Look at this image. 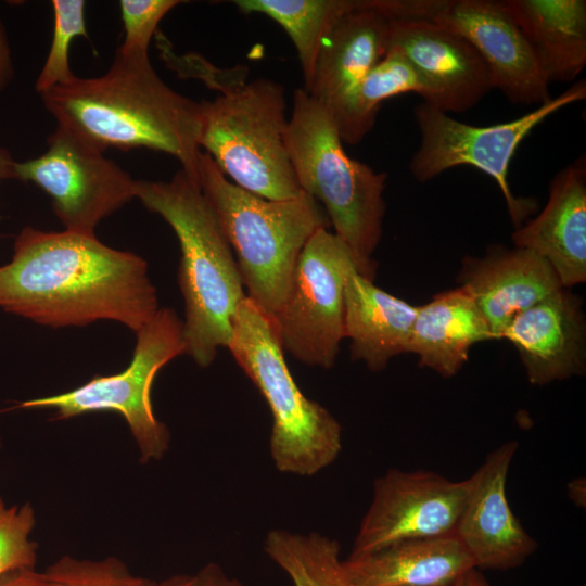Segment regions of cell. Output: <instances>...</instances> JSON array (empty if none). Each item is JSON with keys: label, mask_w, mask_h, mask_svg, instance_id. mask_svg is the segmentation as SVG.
Segmentation results:
<instances>
[{"label": "cell", "mask_w": 586, "mask_h": 586, "mask_svg": "<svg viewBox=\"0 0 586 586\" xmlns=\"http://www.w3.org/2000/svg\"><path fill=\"white\" fill-rule=\"evenodd\" d=\"M0 309L50 328L112 320L137 332L160 307L141 256L94 234L28 226L0 266Z\"/></svg>", "instance_id": "cell-1"}, {"label": "cell", "mask_w": 586, "mask_h": 586, "mask_svg": "<svg viewBox=\"0 0 586 586\" xmlns=\"http://www.w3.org/2000/svg\"><path fill=\"white\" fill-rule=\"evenodd\" d=\"M56 125L104 152L146 148L176 157L198 179L201 102L168 87L149 55L116 52L100 77H75L41 94Z\"/></svg>", "instance_id": "cell-2"}, {"label": "cell", "mask_w": 586, "mask_h": 586, "mask_svg": "<svg viewBox=\"0 0 586 586\" xmlns=\"http://www.w3.org/2000/svg\"><path fill=\"white\" fill-rule=\"evenodd\" d=\"M136 198L177 235L184 354L206 368L227 347L233 316L246 297L232 249L199 180L184 170L169 181L138 180Z\"/></svg>", "instance_id": "cell-3"}, {"label": "cell", "mask_w": 586, "mask_h": 586, "mask_svg": "<svg viewBox=\"0 0 586 586\" xmlns=\"http://www.w3.org/2000/svg\"><path fill=\"white\" fill-rule=\"evenodd\" d=\"M249 68L219 69L195 58L188 77L220 92L201 102L199 144L238 187L264 199L282 201L302 190L286 148V99L281 84L258 78L246 82Z\"/></svg>", "instance_id": "cell-4"}, {"label": "cell", "mask_w": 586, "mask_h": 586, "mask_svg": "<svg viewBox=\"0 0 586 586\" xmlns=\"http://www.w3.org/2000/svg\"><path fill=\"white\" fill-rule=\"evenodd\" d=\"M198 180L234 253L246 296L273 320L305 244L330 225L324 209L304 191L282 201L251 193L231 182L203 151Z\"/></svg>", "instance_id": "cell-5"}, {"label": "cell", "mask_w": 586, "mask_h": 586, "mask_svg": "<svg viewBox=\"0 0 586 586\" xmlns=\"http://www.w3.org/2000/svg\"><path fill=\"white\" fill-rule=\"evenodd\" d=\"M284 143L301 190L322 204L357 272L373 281L386 174L347 155L329 110L303 88L294 91Z\"/></svg>", "instance_id": "cell-6"}, {"label": "cell", "mask_w": 586, "mask_h": 586, "mask_svg": "<svg viewBox=\"0 0 586 586\" xmlns=\"http://www.w3.org/2000/svg\"><path fill=\"white\" fill-rule=\"evenodd\" d=\"M227 348L271 411L269 449L276 469L313 476L335 461L342 450L339 421L302 393L271 318L247 296L233 316Z\"/></svg>", "instance_id": "cell-7"}, {"label": "cell", "mask_w": 586, "mask_h": 586, "mask_svg": "<svg viewBox=\"0 0 586 586\" xmlns=\"http://www.w3.org/2000/svg\"><path fill=\"white\" fill-rule=\"evenodd\" d=\"M126 369L98 375L73 390L27 399L23 409H52L56 420L95 411H114L126 421L141 463L161 460L170 444V432L153 411L151 390L157 372L186 353L183 321L173 308H160L139 331Z\"/></svg>", "instance_id": "cell-8"}, {"label": "cell", "mask_w": 586, "mask_h": 586, "mask_svg": "<svg viewBox=\"0 0 586 586\" xmlns=\"http://www.w3.org/2000/svg\"><path fill=\"white\" fill-rule=\"evenodd\" d=\"M586 98V82L579 80L537 109L506 123L474 126L450 117L422 102L413 109L420 130V145L409 162L419 182H426L456 166H472L496 181L514 228L521 227L537 208L532 198H519L508 181L510 163L522 141L553 113Z\"/></svg>", "instance_id": "cell-9"}, {"label": "cell", "mask_w": 586, "mask_h": 586, "mask_svg": "<svg viewBox=\"0 0 586 586\" xmlns=\"http://www.w3.org/2000/svg\"><path fill=\"white\" fill-rule=\"evenodd\" d=\"M356 269L346 243L318 229L298 256L286 301L273 318L283 351L298 361L330 369L345 337L344 289Z\"/></svg>", "instance_id": "cell-10"}, {"label": "cell", "mask_w": 586, "mask_h": 586, "mask_svg": "<svg viewBox=\"0 0 586 586\" xmlns=\"http://www.w3.org/2000/svg\"><path fill=\"white\" fill-rule=\"evenodd\" d=\"M47 142L40 156L16 162V179L51 198L64 230L94 234L104 218L136 198L138 180L66 128L56 125Z\"/></svg>", "instance_id": "cell-11"}, {"label": "cell", "mask_w": 586, "mask_h": 586, "mask_svg": "<svg viewBox=\"0 0 586 586\" xmlns=\"http://www.w3.org/2000/svg\"><path fill=\"white\" fill-rule=\"evenodd\" d=\"M470 477L454 482L432 471L390 469L373 483L349 556L416 538L455 535Z\"/></svg>", "instance_id": "cell-12"}, {"label": "cell", "mask_w": 586, "mask_h": 586, "mask_svg": "<svg viewBox=\"0 0 586 586\" xmlns=\"http://www.w3.org/2000/svg\"><path fill=\"white\" fill-rule=\"evenodd\" d=\"M464 38L486 64L493 87L511 103L551 99L547 80L524 34L497 0H448L432 20Z\"/></svg>", "instance_id": "cell-13"}, {"label": "cell", "mask_w": 586, "mask_h": 586, "mask_svg": "<svg viewBox=\"0 0 586 586\" xmlns=\"http://www.w3.org/2000/svg\"><path fill=\"white\" fill-rule=\"evenodd\" d=\"M399 50L417 73L423 102L461 113L492 89L489 71L460 35L426 20H390L388 49Z\"/></svg>", "instance_id": "cell-14"}, {"label": "cell", "mask_w": 586, "mask_h": 586, "mask_svg": "<svg viewBox=\"0 0 586 586\" xmlns=\"http://www.w3.org/2000/svg\"><path fill=\"white\" fill-rule=\"evenodd\" d=\"M518 447L517 441L500 445L470 476V491L455 535L479 570L515 569L538 547L507 498L508 472Z\"/></svg>", "instance_id": "cell-15"}, {"label": "cell", "mask_w": 586, "mask_h": 586, "mask_svg": "<svg viewBox=\"0 0 586 586\" xmlns=\"http://www.w3.org/2000/svg\"><path fill=\"white\" fill-rule=\"evenodd\" d=\"M500 339L517 348L533 385L566 380L586 370L583 301L568 289L517 315Z\"/></svg>", "instance_id": "cell-16"}, {"label": "cell", "mask_w": 586, "mask_h": 586, "mask_svg": "<svg viewBox=\"0 0 586 586\" xmlns=\"http://www.w3.org/2000/svg\"><path fill=\"white\" fill-rule=\"evenodd\" d=\"M459 282L485 316L495 340L517 315L563 288L546 259L514 245H493L483 256H467Z\"/></svg>", "instance_id": "cell-17"}, {"label": "cell", "mask_w": 586, "mask_h": 586, "mask_svg": "<svg viewBox=\"0 0 586 586\" xmlns=\"http://www.w3.org/2000/svg\"><path fill=\"white\" fill-rule=\"evenodd\" d=\"M514 246L546 259L570 289L586 281V163L581 157L550 182L549 196L539 214L515 229Z\"/></svg>", "instance_id": "cell-18"}, {"label": "cell", "mask_w": 586, "mask_h": 586, "mask_svg": "<svg viewBox=\"0 0 586 586\" xmlns=\"http://www.w3.org/2000/svg\"><path fill=\"white\" fill-rule=\"evenodd\" d=\"M473 568L456 535L399 540L341 563L348 586H450Z\"/></svg>", "instance_id": "cell-19"}, {"label": "cell", "mask_w": 586, "mask_h": 586, "mask_svg": "<svg viewBox=\"0 0 586 586\" xmlns=\"http://www.w3.org/2000/svg\"><path fill=\"white\" fill-rule=\"evenodd\" d=\"M390 20L378 0H359L323 39L305 91L329 106L353 89L386 54Z\"/></svg>", "instance_id": "cell-20"}, {"label": "cell", "mask_w": 586, "mask_h": 586, "mask_svg": "<svg viewBox=\"0 0 586 586\" xmlns=\"http://www.w3.org/2000/svg\"><path fill=\"white\" fill-rule=\"evenodd\" d=\"M418 306L378 288L353 269L344 289L345 337L351 357L362 360L373 372L407 353Z\"/></svg>", "instance_id": "cell-21"}, {"label": "cell", "mask_w": 586, "mask_h": 586, "mask_svg": "<svg viewBox=\"0 0 586 586\" xmlns=\"http://www.w3.org/2000/svg\"><path fill=\"white\" fill-rule=\"evenodd\" d=\"M489 340L494 336L485 316L459 285L418 306L407 353L418 356L421 367L450 378L468 361L474 344Z\"/></svg>", "instance_id": "cell-22"}, {"label": "cell", "mask_w": 586, "mask_h": 586, "mask_svg": "<svg viewBox=\"0 0 586 586\" xmlns=\"http://www.w3.org/2000/svg\"><path fill=\"white\" fill-rule=\"evenodd\" d=\"M550 82L574 80L586 65L585 0H504Z\"/></svg>", "instance_id": "cell-23"}, {"label": "cell", "mask_w": 586, "mask_h": 586, "mask_svg": "<svg viewBox=\"0 0 586 586\" xmlns=\"http://www.w3.org/2000/svg\"><path fill=\"white\" fill-rule=\"evenodd\" d=\"M408 92L422 95V85L404 54L391 48L353 89L326 107L342 142L355 145L373 128L381 103Z\"/></svg>", "instance_id": "cell-24"}, {"label": "cell", "mask_w": 586, "mask_h": 586, "mask_svg": "<svg viewBox=\"0 0 586 586\" xmlns=\"http://www.w3.org/2000/svg\"><path fill=\"white\" fill-rule=\"evenodd\" d=\"M232 3L245 14L267 15L286 31L301 63L303 89L307 90L323 39L359 0H234Z\"/></svg>", "instance_id": "cell-25"}, {"label": "cell", "mask_w": 586, "mask_h": 586, "mask_svg": "<svg viewBox=\"0 0 586 586\" xmlns=\"http://www.w3.org/2000/svg\"><path fill=\"white\" fill-rule=\"evenodd\" d=\"M264 550L294 586H348L342 575L340 544L328 536L272 530Z\"/></svg>", "instance_id": "cell-26"}, {"label": "cell", "mask_w": 586, "mask_h": 586, "mask_svg": "<svg viewBox=\"0 0 586 586\" xmlns=\"http://www.w3.org/2000/svg\"><path fill=\"white\" fill-rule=\"evenodd\" d=\"M85 7L84 0L52 1V41L35 84V89L40 95L76 77L69 67L68 52L76 37H87Z\"/></svg>", "instance_id": "cell-27"}, {"label": "cell", "mask_w": 586, "mask_h": 586, "mask_svg": "<svg viewBox=\"0 0 586 586\" xmlns=\"http://www.w3.org/2000/svg\"><path fill=\"white\" fill-rule=\"evenodd\" d=\"M49 586H156V583L133 574L116 557L101 560L63 556L43 571Z\"/></svg>", "instance_id": "cell-28"}, {"label": "cell", "mask_w": 586, "mask_h": 586, "mask_svg": "<svg viewBox=\"0 0 586 586\" xmlns=\"http://www.w3.org/2000/svg\"><path fill=\"white\" fill-rule=\"evenodd\" d=\"M36 514L29 502L7 506L0 497V576L9 571L34 569L38 545L31 539Z\"/></svg>", "instance_id": "cell-29"}, {"label": "cell", "mask_w": 586, "mask_h": 586, "mask_svg": "<svg viewBox=\"0 0 586 586\" xmlns=\"http://www.w3.org/2000/svg\"><path fill=\"white\" fill-rule=\"evenodd\" d=\"M179 0H122L120 15L124 25V40L117 53L125 56L148 55L150 41L157 31L162 18Z\"/></svg>", "instance_id": "cell-30"}, {"label": "cell", "mask_w": 586, "mask_h": 586, "mask_svg": "<svg viewBox=\"0 0 586 586\" xmlns=\"http://www.w3.org/2000/svg\"><path fill=\"white\" fill-rule=\"evenodd\" d=\"M195 586H244L229 576L217 563H208L194 574Z\"/></svg>", "instance_id": "cell-31"}, {"label": "cell", "mask_w": 586, "mask_h": 586, "mask_svg": "<svg viewBox=\"0 0 586 586\" xmlns=\"http://www.w3.org/2000/svg\"><path fill=\"white\" fill-rule=\"evenodd\" d=\"M0 586H49L43 572L34 569L9 571L0 576Z\"/></svg>", "instance_id": "cell-32"}, {"label": "cell", "mask_w": 586, "mask_h": 586, "mask_svg": "<svg viewBox=\"0 0 586 586\" xmlns=\"http://www.w3.org/2000/svg\"><path fill=\"white\" fill-rule=\"evenodd\" d=\"M13 76L11 51L3 24L0 21V91L8 87Z\"/></svg>", "instance_id": "cell-33"}, {"label": "cell", "mask_w": 586, "mask_h": 586, "mask_svg": "<svg viewBox=\"0 0 586 586\" xmlns=\"http://www.w3.org/2000/svg\"><path fill=\"white\" fill-rule=\"evenodd\" d=\"M568 496L570 500L578 508L586 506V481L585 477L573 479L568 484Z\"/></svg>", "instance_id": "cell-34"}, {"label": "cell", "mask_w": 586, "mask_h": 586, "mask_svg": "<svg viewBox=\"0 0 586 586\" xmlns=\"http://www.w3.org/2000/svg\"><path fill=\"white\" fill-rule=\"evenodd\" d=\"M451 586H492L481 570L473 568L463 573Z\"/></svg>", "instance_id": "cell-35"}, {"label": "cell", "mask_w": 586, "mask_h": 586, "mask_svg": "<svg viewBox=\"0 0 586 586\" xmlns=\"http://www.w3.org/2000/svg\"><path fill=\"white\" fill-rule=\"evenodd\" d=\"M15 164L16 161L12 157L11 153L0 146V180L16 179Z\"/></svg>", "instance_id": "cell-36"}, {"label": "cell", "mask_w": 586, "mask_h": 586, "mask_svg": "<svg viewBox=\"0 0 586 586\" xmlns=\"http://www.w3.org/2000/svg\"><path fill=\"white\" fill-rule=\"evenodd\" d=\"M156 586H195V578L194 575L177 574L156 583Z\"/></svg>", "instance_id": "cell-37"}, {"label": "cell", "mask_w": 586, "mask_h": 586, "mask_svg": "<svg viewBox=\"0 0 586 586\" xmlns=\"http://www.w3.org/2000/svg\"><path fill=\"white\" fill-rule=\"evenodd\" d=\"M1 445H2V443H1V438H0V448H1Z\"/></svg>", "instance_id": "cell-38"}, {"label": "cell", "mask_w": 586, "mask_h": 586, "mask_svg": "<svg viewBox=\"0 0 586 586\" xmlns=\"http://www.w3.org/2000/svg\"><path fill=\"white\" fill-rule=\"evenodd\" d=\"M451 586V585H450Z\"/></svg>", "instance_id": "cell-39"}]
</instances>
